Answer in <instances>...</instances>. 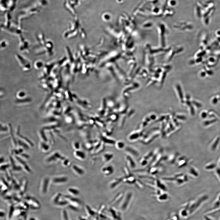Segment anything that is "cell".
<instances>
[{"mask_svg": "<svg viewBox=\"0 0 220 220\" xmlns=\"http://www.w3.org/2000/svg\"><path fill=\"white\" fill-rule=\"evenodd\" d=\"M15 157L16 159L20 163L21 165L22 166L23 168H24L25 171L28 172H31L30 168L29 166L27 165V163L20 157L17 156H15Z\"/></svg>", "mask_w": 220, "mask_h": 220, "instance_id": "14", "label": "cell"}, {"mask_svg": "<svg viewBox=\"0 0 220 220\" xmlns=\"http://www.w3.org/2000/svg\"><path fill=\"white\" fill-rule=\"evenodd\" d=\"M157 198V200L159 202H163L169 199L170 195L167 191H161L159 193L153 195Z\"/></svg>", "mask_w": 220, "mask_h": 220, "instance_id": "8", "label": "cell"}, {"mask_svg": "<svg viewBox=\"0 0 220 220\" xmlns=\"http://www.w3.org/2000/svg\"><path fill=\"white\" fill-rule=\"evenodd\" d=\"M123 178L116 179L112 181L110 185L111 188L113 189L119 185L122 182H123Z\"/></svg>", "mask_w": 220, "mask_h": 220, "instance_id": "18", "label": "cell"}, {"mask_svg": "<svg viewBox=\"0 0 220 220\" xmlns=\"http://www.w3.org/2000/svg\"><path fill=\"white\" fill-rule=\"evenodd\" d=\"M114 157L113 154L110 153H107L104 154L103 158L105 162H108L113 159Z\"/></svg>", "mask_w": 220, "mask_h": 220, "instance_id": "19", "label": "cell"}, {"mask_svg": "<svg viewBox=\"0 0 220 220\" xmlns=\"http://www.w3.org/2000/svg\"><path fill=\"white\" fill-rule=\"evenodd\" d=\"M62 161L63 164L65 166H68L70 164V162L69 160L65 158Z\"/></svg>", "mask_w": 220, "mask_h": 220, "instance_id": "25", "label": "cell"}, {"mask_svg": "<svg viewBox=\"0 0 220 220\" xmlns=\"http://www.w3.org/2000/svg\"><path fill=\"white\" fill-rule=\"evenodd\" d=\"M203 219L204 220H214L213 218H212L208 214L205 215V216L204 217Z\"/></svg>", "mask_w": 220, "mask_h": 220, "instance_id": "28", "label": "cell"}, {"mask_svg": "<svg viewBox=\"0 0 220 220\" xmlns=\"http://www.w3.org/2000/svg\"><path fill=\"white\" fill-rule=\"evenodd\" d=\"M125 160L127 162L128 166L130 168L134 169L137 167V163L133 157L129 155H128L126 156Z\"/></svg>", "mask_w": 220, "mask_h": 220, "instance_id": "11", "label": "cell"}, {"mask_svg": "<svg viewBox=\"0 0 220 220\" xmlns=\"http://www.w3.org/2000/svg\"><path fill=\"white\" fill-rule=\"evenodd\" d=\"M85 209L88 217L90 219L93 218L97 214V211L91 208L88 205H85Z\"/></svg>", "mask_w": 220, "mask_h": 220, "instance_id": "9", "label": "cell"}, {"mask_svg": "<svg viewBox=\"0 0 220 220\" xmlns=\"http://www.w3.org/2000/svg\"><path fill=\"white\" fill-rule=\"evenodd\" d=\"M40 149L41 151L44 152H47L50 149V147L48 145H40Z\"/></svg>", "mask_w": 220, "mask_h": 220, "instance_id": "23", "label": "cell"}, {"mask_svg": "<svg viewBox=\"0 0 220 220\" xmlns=\"http://www.w3.org/2000/svg\"><path fill=\"white\" fill-rule=\"evenodd\" d=\"M116 147L119 149H122L125 147L124 144L122 142H118L117 143L116 145Z\"/></svg>", "mask_w": 220, "mask_h": 220, "instance_id": "24", "label": "cell"}, {"mask_svg": "<svg viewBox=\"0 0 220 220\" xmlns=\"http://www.w3.org/2000/svg\"><path fill=\"white\" fill-rule=\"evenodd\" d=\"M133 198V194L131 192H129L124 196L120 205L121 211L124 212L128 208Z\"/></svg>", "mask_w": 220, "mask_h": 220, "instance_id": "1", "label": "cell"}, {"mask_svg": "<svg viewBox=\"0 0 220 220\" xmlns=\"http://www.w3.org/2000/svg\"><path fill=\"white\" fill-rule=\"evenodd\" d=\"M2 165V168L1 167V170H2L3 171H4L5 170H6L7 168H8L9 166H10V165H9V164H8L5 163V164H3V163Z\"/></svg>", "mask_w": 220, "mask_h": 220, "instance_id": "27", "label": "cell"}, {"mask_svg": "<svg viewBox=\"0 0 220 220\" xmlns=\"http://www.w3.org/2000/svg\"><path fill=\"white\" fill-rule=\"evenodd\" d=\"M126 152L129 153V155L133 157L137 158L140 155V153L138 150L135 148L128 147L125 149Z\"/></svg>", "mask_w": 220, "mask_h": 220, "instance_id": "10", "label": "cell"}, {"mask_svg": "<svg viewBox=\"0 0 220 220\" xmlns=\"http://www.w3.org/2000/svg\"><path fill=\"white\" fill-rule=\"evenodd\" d=\"M27 204L32 209H38L40 208V203L36 199L31 197L26 198Z\"/></svg>", "mask_w": 220, "mask_h": 220, "instance_id": "6", "label": "cell"}, {"mask_svg": "<svg viewBox=\"0 0 220 220\" xmlns=\"http://www.w3.org/2000/svg\"><path fill=\"white\" fill-rule=\"evenodd\" d=\"M68 192L73 196H77L80 194V191L77 189L73 188H70L68 189Z\"/></svg>", "mask_w": 220, "mask_h": 220, "instance_id": "20", "label": "cell"}, {"mask_svg": "<svg viewBox=\"0 0 220 220\" xmlns=\"http://www.w3.org/2000/svg\"><path fill=\"white\" fill-rule=\"evenodd\" d=\"M218 102V100L217 98H215L214 99L213 101V104H217Z\"/></svg>", "mask_w": 220, "mask_h": 220, "instance_id": "34", "label": "cell"}, {"mask_svg": "<svg viewBox=\"0 0 220 220\" xmlns=\"http://www.w3.org/2000/svg\"><path fill=\"white\" fill-rule=\"evenodd\" d=\"M74 155L77 158L81 160L85 159L86 158V155L83 152L78 150H76L74 153Z\"/></svg>", "mask_w": 220, "mask_h": 220, "instance_id": "16", "label": "cell"}, {"mask_svg": "<svg viewBox=\"0 0 220 220\" xmlns=\"http://www.w3.org/2000/svg\"><path fill=\"white\" fill-rule=\"evenodd\" d=\"M193 103L195 106H196L197 107L199 108L202 106V105H201V104L197 102L194 101L193 102Z\"/></svg>", "mask_w": 220, "mask_h": 220, "instance_id": "30", "label": "cell"}, {"mask_svg": "<svg viewBox=\"0 0 220 220\" xmlns=\"http://www.w3.org/2000/svg\"><path fill=\"white\" fill-rule=\"evenodd\" d=\"M68 180V178L65 176H58L53 177L51 181L55 184L59 185L66 183Z\"/></svg>", "mask_w": 220, "mask_h": 220, "instance_id": "7", "label": "cell"}, {"mask_svg": "<svg viewBox=\"0 0 220 220\" xmlns=\"http://www.w3.org/2000/svg\"><path fill=\"white\" fill-rule=\"evenodd\" d=\"M124 195L123 194L120 193L116 195L110 203V207H114V206L121 202L122 200Z\"/></svg>", "mask_w": 220, "mask_h": 220, "instance_id": "12", "label": "cell"}, {"mask_svg": "<svg viewBox=\"0 0 220 220\" xmlns=\"http://www.w3.org/2000/svg\"><path fill=\"white\" fill-rule=\"evenodd\" d=\"M89 219L88 217L86 218L83 217H79L78 218L77 220H89Z\"/></svg>", "mask_w": 220, "mask_h": 220, "instance_id": "31", "label": "cell"}, {"mask_svg": "<svg viewBox=\"0 0 220 220\" xmlns=\"http://www.w3.org/2000/svg\"><path fill=\"white\" fill-rule=\"evenodd\" d=\"M62 220H71L69 216V213L67 210L63 209L61 212Z\"/></svg>", "mask_w": 220, "mask_h": 220, "instance_id": "21", "label": "cell"}, {"mask_svg": "<svg viewBox=\"0 0 220 220\" xmlns=\"http://www.w3.org/2000/svg\"><path fill=\"white\" fill-rule=\"evenodd\" d=\"M8 220H10V219H8Z\"/></svg>", "mask_w": 220, "mask_h": 220, "instance_id": "36", "label": "cell"}, {"mask_svg": "<svg viewBox=\"0 0 220 220\" xmlns=\"http://www.w3.org/2000/svg\"><path fill=\"white\" fill-rule=\"evenodd\" d=\"M65 157L63 156L58 152H55L49 156L46 159V162L48 163H53L59 161H62Z\"/></svg>", "mask_w": 220, "mask_h": 220, "instance_id": "2", "label": "cell"}, {"mask_svg": "<svg viewBox=\"0 0 220 220\" xmlns=\"http://www.w3.org/2000/svg\"><path fill=\"white\" fill-rule=\"evenodd\" d=\"M74 148L76 150H78L80 148V146H79V145L78 143H75L74 145Z\"/></svg>", "mask_w": 220, "mask_h": 220, "instance_id": "29", "label": "cell"}, {"mask_svg": "<svg viewBox=\"0 0 220 220\" xmlns=\"http://www.w3.org/2000/svg\"><path fill=\"white\" fill-rule=\"evenodd\" d=\"M62 195L61 194L59 193L56 194L52 199V203L53 204L57 205L60 200Z\"/></svg>", "mask_w": 220, "mask_h": 220, "instance_id": "22", "label": "cell"}, {"mask_svg": "<svg viewBox=\"0 0 220 220\" xmlns=\"http://www.w3.org/2000/svg\"><path fill=\"white\" fill-rule=\"evenodd\" d=\"M216 121L217 120L216 119H214L212 120L206 121L204 123V125L205 126H207L209 125V124H211L212 123H215V122H216Z\"/></svg>", "mask_w": 220, "mask_h": 220, "instance_id": "26", "label": "cell"}, {"mask_svg": "<svg viewBox=\"0 0 220 220\" xmlns=\"http://www.w3.org/2000/svg\"><path fill=\"white\" fill-rule=\"evenodd\" d=\"M5 213L3 211L1 210V217H4L5 216Z\"/></svg>", "mask_w": 220, "mask_h": 220, "instance_id": "32", "label": "cell"}, {"mask_svg": "<svg viewBox=\"0 0 220 220\" xmlns=\"http://www.w3.org/2000/svg\"><path fill=\"white\" fill-rule=\"evenodd\" d=\"M108 212L112 220H122L120 212L114 207H110L108 209Z\"/></svg>", "mask_w": 220, "mask_h": 220, "instance_id": "3", "label": "cell"}, {"mask_svg": "<svg viewBox=\"0 0 220 220\" xmlns=\"http://www.w3.org/2000/svg\"><path fill=\"white\" fill-rule=\"evenodd\" d=\"M168 220H173L172 219H168Z\"/></svg>", "mask_w": 220, "mask_h": 220, "instance_id": "35", "label": "cell"}, {"mask_svg": "<svg viewBox=\"0 0 220 220\" xmlns=\"http://www.w3.org/2000/svg\"><path fill=\"white\" fill-rule=\"evenodd\" d=\"M160 167H158V166L152 167H150L149 169L148 172L151 175H155L158 174L162 171Z\"/></svg>", "mask_w": 220, "mask_h": 220, "instance_id": "15", "label": "cell"}, {"mask_svg": "<svg viewBox=\"0 0 220 220\" xmlns=\"http://www.w3.org/2000/svg\"><path fill=\"white\" fill-rule=\"evenodd\" d=\"M64 199L66 200L69 203V204L75 206L79 208L81 205L82 203L80 200L74 196H69L64 195Z\"/></svg>", "mask_w": 220, "mask_h": 220, "instance_id": "5", "label": "cell"}, {"mask_svg": "<svg viewBox=\"0 0 220 220\" xmlns=\"http://www.w3.org/2000/svg\"><path fill=\"white\" fill-rule=\"evenodd\" d=\"M72 168L73 171L79 176H82L85 173V171L82 168L77 165H74Z\"/></svg>", "mask_w": 220, "mask_h": 220, "instance_id": "17", "label": "cell"}, {"mask_svg": "<svg viewBox=\"0 0 220 220\" xmlns=\"http://www.w3.org/2000/svg\"><path fill=\"white\" fill-rule=\"evenodd\" d=\"M102 174L105 176H109L113 174L114 172V169L113 166H109L102 168Z\"/></svg>", "mask_w": 220, "mask_h": 220, "instance_id": "13", "label": "cell"}, {"mask_svg": "<svg viewBox=\"0 0 220 220\" xmlns=\"http://www.w3.org/2000/svg\"><path fill=\"white\" fill-rule=\"evenodd\" d=\"M202 117L203 118H205L207 117V114L206 112H203L202 115Z\"/></svg>", "mask_w": 220, "mask_h": 220, "instance_id": "33", "label": "cell"}, {"mask_svg": "<svg viewBox=\"0 0 220 220\" xmlns=\"http://www.w3.org/2000/svg\"><path fill=\"white\" fill-rule=\"evenodd\" d=\"M50 181L51 180L48 176L44 177L42 180L40 188V191L42 194H45L47 193Z\"/></svg>", "mask_w": 220, "mask_h": 220, "instance_id": "4", "label": "cell"}]
</instances>
